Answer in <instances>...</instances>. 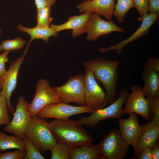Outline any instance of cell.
I'll return each mask as SVG.
<instances>
[{"label": "cell", "mask_w": 159, "mask_h": 159, "mask_svg": "<svg viewBox=\"0 0 159 159\" xmlns=\"http://www.w3.org/2000/svg\"><path fill=\"white\" fill-rule=\"evenodd\" d=\"M132 92L129 93L125 102L123 110L124 114L135 113L139 115L146 120L150 121L151 118L149 112L150 100L144 96L142 86L132 85Z\"/></svg>", "instance_id": "10"}, {"label": "cell", "mask_w": 159, "mask_h": 159, "mask_svg": "<svg viewBox=\"0 0 159 159\" xmlns=\"http://www.w3.org/2000/svg\"><path fill=\"white\" fill-rule=\"evenodd\" d=\"M147 63L152 69L159 72V59L158 58L149 57L148 59Z\"/></svg>", "instance_id": "36"}, {"label": "cell", "mask_w": 159, "mask_h": 159, "mask_svg": "<svg viewBox=\"0 0 159 159\" xmlns=\"http://www.w3.org/2000/svg\"><path fill=\"white\" fill-rule=\"evenodd\" d=\"M51 131L57 143H64L74 148L92 143L93 138L78 121L55 119L49 123Z\"/></svg>", "instance_id": "2"}, {"label": "cell", "mask_w": 159, "mask_h": 159, "mask_svg": "<svg viewBox=\"0 0 159 159\" xmlns=\"http://www.w3.org/2000/svg\"><path fill=\"white\" fill-rule=\"evenodd\" d=\"M128 90L122 89L117 99L108 106L96 110L90 116L80 118L77 121L83 125L93 128L100 121L109 118H119L124 116L122 107L129 94Z\"/></svg>", "instance_id": "5"}, {"label": "cell", "mask_w": 159, "mask_h": 159, "mask_svg": "<svg viewBox=\"0 0 159 159\" xmlns=\"http://www.w3.org/2000/svg\"><path fill=\"white\" fill-rule=\"evenodd\" d=\"M149 112L153 117H159V93L150 100Z\"/></svg>", "instance_id": "31"}, {"label": "cell", "mask_w": 159, "mask_h": 159, "mask_svg": "<svg viewBox=\"0 0 159 159\" xmlns=\"http://www.w3.org/2000/svg\"><path fill=\"white\" fill-rule=\"evenodd\" d=\"M7 103L5 98L0 96V125H8L11 120L9 115Z\"/></svg>", "instance_id": "28"}, {"label": "cell", "mask_w": 159, "mask_h": 159, "mask_svg": "<svg viewBox=\"0 0 159 159\" xmlns=\"http://www.w3.org/2000/svg\"><path fill=\"white\" fill-rule=\"evenodd\" d=\"M152 147H149L142 150L136 159H153Z\"/></svg>", "instance_id": "34"}, {"label": "cell", "mask_w": 159, "mask_h": 159, "mask_svg": "<svg viewBox=\"0 0 159 159\" xmlns=\"http://www.w3.org/2000/svg\"><path fill=\"white\" fill-rule=\"evenodd\" d=\"M84 74H79L69 77L67 82L59 87H52L62 102H73L79 106L85 105L84 94Z\"/></svg>", "instance_id": "6"}, {"label": "cell", "mask_w": 159, "mask_h": 159, "mask_svg": "<svg viewBox=\"0 0 159 159\" xmlns=\"http://www.w3.org/2000/svg\"><path fill=\"white\" fill-rule=\"evenodd\" d=\"M100 16L96 13H92L86 27V40L94 41L100 36L112 32H124V30L115 24L114 21H105Z\"/></svg>", "instance_id": "13"}, {"label": "cell", "mask_w": 159, "mask_h": 159, "mask_svg": "<svg viewBox=\"0 0 159 159\" xmlns=\"http://www.w3.org/2000/svg\"><path fill=\"white\" fill-rule=\"evenodd\" d=\"M134 8L140 14L142 20L145 16L148 14V7L149 0H133Z\"/></svg>", "instance_id": "30"}, {"label": "cell", "mask_w": 159, "mask_h": 159, "mask_svg": "<svg viewBox=\"0 0 159 159\" xmlns=\"http://www.w3.org/2000/svg\"><path fill=\"white\" fill-rule=\"evenodd\" d=\"M24 135L38 150L44 153L57 143L44 119L37 116L31 117L26 129Z\"/></svg>", "instance_id": "3"}, {"label": "cell", "mask_w": 159, "mask_h": 159, "mask_svg": "<svg viewBox=\"0 0 159 159\" xmlns=\"http://www.w3.org/2000/svg\"><path fill=\"white\" fill-rule=\"evenodd\" d=\"M36 88L34 97L28 107L31 117L37 116L41 110L48 105L62 102L47 80L44 78L39 80L36 84Z\"/></svg>", "instance_id": "7"}, {"label": "cell", "mask_w": 159, "mask_h": 159, "mask_svg": "<svg viewBox=\"0 0 159 159\" xmlns=\"http://www.w3.org/2000/svg\"><path fill=\"white\" fill-rule=\"evenodd\" d=\"M29 104L23 96H20L15 106L13 117L10 122L3 128L4 130L23 139L31 118L28 109Z\"/></svg>", "instance_id": "11"}, {"label": "cell", "mask_w": 159, "mask_h": 159, "mask_svg": "<svg viewBox=\"0 0 159 159\" xmlns=\"http://www.w3.org/2000/svg\"><path fill=\"white\" fill-rule=\"evenodd\" d=\"M118 60H108L99 57L84 62L83 66L90 70L98 82L102 83L106 90L107 104H111L117 96V89L118 81Z\"/></svg>", "instance_id": "1"}, {"label": "cell", "mask_w": 159, "mask_h": 159, "mask_svg": "<svg viewBox=\"0 0 159 159\" xmlns=\"http://www.w3.org/2000/svg\"><path fill=\"white\" fill-rule=\"evenodd\" d=\"M23 139L26 148L24 159H45L26 136L24 135Z\"/></svg>", "instance_id": "26"}, {"label": "cell", "mask_w": 159, "mask_h": 159, "mask_svg": "<svg viewBox=\"0 0 159 159\" xmlns=\"http://www.w3.org/2000/svg\"><path fill=\"white\" fill-rule=\"evenodd\" d=\"M84 87L86 105L95 111L107 104L105 92L98 84L92 71L87 68L85 69Z\"/></svg>", "instance_id": "8"}, {"label": "cell", "mask_w": 159, "mask_h": 159, "mask_svg": "<svg viewBox=\"0 0 159 159\" xmlns=\"http://www.w3.org/2000/svg\"><path fill=\"white\" fill-rule=\"evenodd\" d=\"M94 111L91 107L86 105L82 106H73L61 102L46 106L38 112L37 116L43 119H66L74 115L91 113Z\"/></svg>", "instance_id": "9"}, {"label": "cell", "mask_w": 159, "mask_h": 159, "mask_svg": "<svg viewBox=\"0 0 159 159\" xmlns=\"http://www.w3.org/2000/svg\"><path fill=\"white\" fill-rule=\"evenodd\" d=\"M159 16L157 14L150 13L145 16L142 20V23L134 33L125 39H123L117 44L106 48H101L99 52L105 53L112 50H116L118 54H121L124 47L129 43L132 42L142 36L147 35L149 33L150 28L157 20Z\"/></svg>", "instance_id": "14"}, {"label": "cell", "mask_w": 159, "mask_h": 159, "mask_svg": "<svg viewBox=\"0 0 159 159\" xmlns=\"http://www.w3.org/2000/svg\"><path fill=\"white\" fill-rule=\"evenodd\" d=\"M51 7L47 6L37 9V25L43 27H50V23L53 20L51 16Z\"/></svg>", "instance_id": "24"}, {"label": "cell", "mask_w": 159, "mask_h": 159, "mask_svg": "<svg viewBox=\"0 0 159 159\" xmlns=\"http://www.w3.org/2000/svg\"><path fill=\"white\" fill-rule=\"evenodd\" d=\"M115 0H85L76 5L80 13H96L112 21L115 7Z\"/></svg>", "instance_id": "15"}, {"label": "cell", "mask_w": 159, "mask_h": 159, "mask_svg": "<svg viewBox=\"0 0 159 159\" xmlns=\"http://www.w3.org/2000/svg\"><path fill=\"white\" fill-rule=\"evenodd\" d=\"M26 42V40L19 37L12 40L3 41L1 44L3 50L10 51L21 49Z\"/></svg>", "instance_id": "27"}, {"label": "cell", "mask_w": 159, "mask_h": 159, "mask_svg": "<svg viewBox=\"0 0 159 159\" xmlns=\"http://www.w3.org/2000/svg\"><path fill=\"white\" fill-rule=\"evenodd\" d=\"M129 117L125 119L118 118L119 129L124 139L134 148L141 132L142 127L138 121V114L130 113Z\"/></svg>", "instance_id": "16"}, {"label": "cell", "mask_w": 159, "mask_h": 159, "mask_svg": "<svg viewBox=\"0 0 159 159\" xmlns=\"http://www.w3.org/2000/svg\"><path fill=\"white\" fill-rule=\"evenodd\" d=\"M2 50H3L2 48L1 47V44H0V52Z\"/></svg>", "instance_id": "39"}, {"label": "cell", "mask_w": 159, "mask_h": 159, "mask_svg": "<svg viewBox=\"0 0 159 159\" xmlns=\"http://www.w3.org/2000/svg\"><path fill=\"white\" fill-rule=\"evenodd\" d=\"M3 79L0 77V96L1 95V91L2 87Z\"/></svg>", "instance_id": "38"}, {"label": "cell", "mask_w": 159, "mask_h": 159, "mask_svg": "<svg viewBox=\"0 0 159 159\" xmlns=\"http://www.w3.org/2000/svg\"><path fill=\"white\" fill-rule=\"evenodd\" d=\"M26 53L24 52L23 54L20 57L11 63L9 69L2 79L1 95L6 100L9 113H11L12 115L15 111V109L11 103L10 99L12 92L16 88L19 70Z\"/></svg>", "instance_id": "12"}, {"label": "cell", "mask_w": 159, "mask_h": 159, "mask_svg": "<svg viewBox=\"0 0 159 159\" xmlns=\"http://www.w3.org/2000/svg\"><path fill=\"white\" fill-rule=\"evenodd\" d=\"M50 150L51 159H70V148L64 143H57Z\"/></svg>", "instance_id": "25"}, {"label": "cell", "mask_w": 159, "mask_h": 159, "mask_svg": "<svg viewBox=\"0 0 159 159\" xmlns=\"http://www.w3.org/2000/svg\"><path fill=\"white\" fill-rule=\"evenodd\" d=\"M142 78L144 96L150 100L153 98L159 93V72L152 69L146 63L143 65Z\"/></svg>", "instance_id": "19"}, {"label": "cell", "mask_w": 159, "mask_h": 159, "mask_svg": "<svg viewBox=\"0 0 159 159\" xmlns=\"http://www.w3.org/2000/svg\"><path fill=\"white\" fill-rule=\"evenodd\" d=\"M153 159H159V145L157 141L152 147Z\"/></svg>", "instance_id": "37"}, {"label": "cell", "mask_w": 159, "mask_h": 159, "mask_svg": "<svg viewBox=\"0 0 159 159\" xmlns=\"http://www.w3.org/2000/svg\"><path fill=\"white\" fill-rule=\"evenodd\" d=\"M70 159H104L92 143L70 148Z\"/></svg>", "instance_id": "21"}, {"label": "cell", "mask_w": 159, "mask_h": 159, "mask_svg": "<svg viewBox=\"0 0 159 159\" xmlns=\"http://www.w3.org/2000/svg\"><path fill=\"white\" fill-rule=\"evenodd\" d=\"M92 13L87 11L81 15L71 16L64 23L59 25L52 24L50 26L57 32L64 30H72V36L74 38L85 33L86 27Z\"/></svg>", "instance_id": "17"}, {"label": "cell", "mask_w": 159, "mask_h": 159, "mask_svg": "<svg viewBox=\"0 0 159 159\" xmlns=\"http://www.w3.org/2000/svg\"><path fill=\"white\" fill-rule=\"evenodd\" d=\"M141 132L138 139L134 150V158H136L143 149L153 147L159 136V125L150 123L142 126Z\"/></svg>", "instance_id": "18"}, {"label": "cell", "mask_w": 159, "mask_h": 159, "mask_svg": "<svg viewBox=\"0 0 159 159\" xmlns=\"http://www.w3.org/2000/svg\"><path fill=\"white\" fill-rule=\"evenodd\" d=\"M148 12L157 14L159 16V0H149Z\"/></svg>", "instance_id": "33"}, {"label": "cell", "mask_w": 159, "mask_h": 159, "mask_svg": "<svg viewBox=\"0 0 159 159\" xmlns=\"http://www.w3.org/2000/svg\"><path fill=\"white\" fill-rule=\"evenodd\" d=\"M25 151L17 149L13 151L0 152V159H23Z\"/></svg>", "instance_id": "29"}, {"label": "cell", "mask_w": 159, "mask_h": 159, "mask_svg": "<svg viewBox=\"0 0 159 159\" xmlns=\"http://www.w3.org/2000/svg\"><path fill=\"white\" fill-rule=\"evenodd\" d=\"M133 7H134L133 0H117L113 16L119 22L122 23L127 12Z\"/></svg>", "instance_id": "23"}, {"label": "cell", "mask_w": 159, "mask_h": 159, "mask_svg": "<svg viewBox=\"0 0 159 159\" xmlns=\"http://www.w3.org/2000/svg\"><path fill=\"white\" fill-rule=\"evenodd\" d=\"M17 27L19 31L26 33L30 37V39L25 49L27 50H28L30 43L34 39H42L45 43L48 44L50 37H57L58 36V32L50 26L43 27L36 26L33 28H30L18 24Z\"/></svg>", "instance_id": "20"}, {"label": "cell", "mask_w": 159, "mask_h": 159, "mask_svg": "<svg viewBox=\"0 0 159 159\" xmlns=\"http://www.w3.org/2000/svg\"><path fill=\"white\" fill-rule=\"evenodd\" d=\"M12 149H20L25 151L23 139L14 135H9L0 131V152Z\"/></svg>", "instance_id": "22"}, {"label": "cell", "mask_w": 159, "mask_h": 159, "mask_svg": "<svg viewBox=\"0 0 159 159\" xmlns=\"http://www.w3.org/2000/svg\"><path fill=\"white\" fill-rule=\"evenodd\" d=\"M129 145L119 130L114 129L95 146L104 159H124L126 158Z\"/></svg>", "instance_id": "4"}, {"label": "cell", "mask_w": 159, "mask_h": 159, "mask_svg": "<svg viewBox=\"0 0 159 159\" xmlns=\"http://www.w3.org/2000/svg\"><path fill=\"white\" fill-rule=\"evenodd\" d=\"M10 51H5L0 55V77L2 79L4 77L7 71L5 68V64L8 61V55Z\"/></svg>", "instance_id": "32"}, {"label": "cell", "mask_w": 159, "mask_h": 159, "mask_svg": "<svg viewBox=\"0 0 159 159\" xmlns=\"http://www.w3.org/2000/svg\"><path fill=\"white\" fill-rule=\"evenodd\" d=\"M37 9L45 7H51L53 6L56 2V0H34Z\"/></svg>", "instance_id": "35"}, {"label": "cell", "mask_w": 159, "mask_h": 159, "mask_svg": "<svg viewBox=\"0 0 159 159\" xmlns=\"http://www.w3.org/2000/svg\"><path fill=\"white\" fill-rule=\"evenodd\" d=\"M1 33V28H0V36Z\"/></svg>", "instance_id": "40"}]
</instances>
